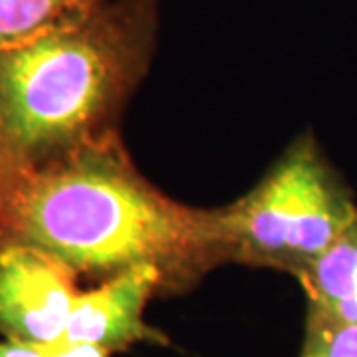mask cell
Wrapping results in <instances>:
<instances>
[{"instance_id": "1", "label": "cell", "mask_w": 357, "mask_h": 357, "mask_svg": "<svg viewBox=\"0 0 357 357\" xmlns=\"http://www.w3.org/2000/svg\"><path fill=\"white\" fill-rule=\"evenodd\" d=\"M6 246L36 248L100 280L153 264L171 292L232 262L220 208H191L159 191L135 169L117 131L34 163H6L0 250Z\"/></svg>"}, {"instance_id": "2", "label": "cell", "mask_w": 357, "mask_h": 357, "mask_svg": "<svg viewBox=\"0 0 357 357\" xmlns=\"http://www.w3.org/2000/svg\"><path fill=\"white\" fill-rule=\"evenodd\" d=\"M159 0H107L0 50L6 163H34L117 131L151 64Z\"/></svg>"}, {"instance_id": "3", "label": "cell", "mask_w": 357, "mask_h": 357, "mask_svg": "<svg viewBox=\"0 0 357 357\" xmlns=\"http://www.w3.org/2000/svg\"><path fill=\"white\" fill-rule=\"evenodd\" d=\"M232 262L296 274L357 225V204L304 135L248 195L220 208Z\"/></svg>"}, {"instance_id": "4", "label": "cell", "mask_w": 357, "mask_h": 357, "mask_svg": "<svg viewBox=\"0 0 357 357\" xmlns=\"http://www.w3.org/2000/svg\"><path fill=\"white\" fill-rule=\"evenodd\" d=\"M77 274L28 246L0 250V337L26 345L64 340L74 310Z\"/></svg>"}, {"instance_id": "5", "label": "cell", "mask_w": 357, "mask_h": 357, "mask_svg": "<svg viewBox=\"0 0 357 357\" xmlns=\"http://www.w3.org/2000/svg\"><path fill=\"white\" fill-rule=\"evenodd\" d=\"M167 290L163 272L141 264L77 292L66 340L88 342L123 351L135 344H167V337L145 321V306L155 294Z\"/></svg>"}, {"instance_id": "6", "label": "cell", "mask_w": 357, "mask_h": 357, "mask_svg": "<svg viewBox=\"0 0 357 357\" xmlns=\"http://www.w3.org/2000/svg\"><path fill=\"white\" fill-rule=\"evenodd\" d=\"M307 296V307L357 326V225L294 274Z\"/></svg>"}, {"instance_id": "7", "label": "cell", "mask_w": 357, "mask_h": 357, "mask_svg": "<svg viewBox=\"0 0 357 357\" xmlns=\"http://www.w3.org/2000/svg\"><path fill=\"white\" fill-rule=\"evenodd\" d=\"M107 0H0V50L88 13Z\"/></svg>"}, {"instance_id": "8", "label": "cell", "mask_w": 357, "mask_h": 357, "mask_svg": "<svg viewBox=\"0 0 357 357\" xmlns=\"http://www.w3.org/2000/svg\"><path fill=\"white\" fill-rule=\"evenodd\" d=\"M300 357H357V326L307 307Z\"/></svg>"}, {"instance_id": "9", "label": "cell", "mask_w": 357, "mask_h": 357, "mask_svg": "<svg viewBox=\"0 0 357 357\" xmlns=\"http://www.w3.org/2000/svg\"><path fill=\"white\" fill-rule=\"evenodd\" d=\"M44 357H109L112 354L100 345L88 344V342H72V340H60L56 344L42 345L40 347Z\"/></svg>"}, {"instance_id": "10", "label": "cell", "mask_w": 357, "mask_h": 357, "mask_svg": "<svg viewBox=\"0 0 357 357\" xmlns=\"http://www.w3.org/2000/svg\"><path fill=\"white\" fill-rule=\"evenodd\" d=\"M0 357H44L40 347L36 345L18 344V342H8L2 340L0 342Z\"/></svg>"}, {"instance_id": "11", "label": "cell", "mask_w": 357, "mask_h": 357, "mask_svg": "<svg viewBox=\"0 0 357 357\" xmlns=\"http://www.w3.org/2000/svg\"><path fill=\"white\" fill-rule=\"evenodd\" d=\"M4 169H6V153H4V145H2V137H0V181H2Z\"/></svg>"}]
</instances>
